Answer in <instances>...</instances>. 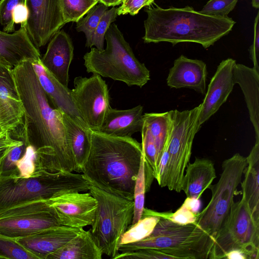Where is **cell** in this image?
Segmentation results:
<instances>
[{"mask_svg":"<svg viewBox=\"0 0 259 259\" xmlns=\"http://www.w3.org/2000/svg\"><path fill=\"white\" fill-rule=\"evenodd\" d=\"M13 75L24 111L23 123L19 126L20 139L34 148L36 169L51 172L74 171L63 112L49 100L32 62L25 61L15 66Z\"/></svg>","mask_w":259,"mask_h":259,"instance_id":"1","label":"cell"},{"mask_svg":"<svg viewBox=\"0 0 259 259\" xmlns=\"http://www.w3.org/2000/svg\"><path fill=\"white\" fill-rule=\"evenodd\" d=\"M91 146L82 173L98 188L134 200L136 180L143 156L141 143L91 130Z\"/></svg>","mask_w":259,"mask_h":259,"instance_id":"2","label":"cell"},{"mask_svg":"<svg viewBox=\"0 0 259 259\" xmlns=\"http://www.w3.org/2000/svg\"><path fill=\"white\" fill-rule=\"evenodd\" d=\"M155 5L145 9V43L168 42L175 46L191 42L207 49L230 32L236 23L228 16L207 15L188 6L164 9Z\"/></svg>","mask_w":259,"mask_h":259,"instance_id":"3","label":"cell"},{"mask_svg":"<svg viewBox=\"0 0 259 259\" xmlns=\"http://www.w3.org/2000/svg\"><path fill=\"white\" fill-rule=\"evenodd\" d=\"M90 185L83 174L72 172L37 169L29 177H0V212L31 202L48 201L66 192L87 191Z\"/></svg>","mask_w":259,"mask_h":259,"instance_id":"4","label":"cell"},{"mask_svg":"<svg viewBox=\"0 0 259 259\" xmlns=\"http://www.w3.org/2000/svg\"><path fill=\"white\" fill-rule=\"evenodd\" d=\"M213 238L196 223L176 224L161 213L159 221L151 234L139 241L120 245L119 252L152 248L172 257L173 259L208 258Z\"/></svg>","mask_w":259,"mask_h":259,"instance_id":"5","label":"cell"},{"mask_svg":"<svg viewBox=\"0 0 259 259\" xmlns=\"http://www.w3.org/2000/svg\"><path fill=\"white\" fill-rule=\"evenodd\" d=\"M106 48L91 49L83 57L88 73L122 81L128 86L143 87L150 80V71L135 57L117 25H110L105 35Z\"/></svg>","mask_w":259,"mask_h":259,"instance_id":"6","label":"cell"},{"mask_svg":"<svg viewBox=\"0 0 259 259\" xmlns=\"http://www.w3.org/2000/svg\"><path fill=\"white\" fill-rule=\"evenodd\" d=\"M89 192L98 206L90 230L103 254L115 259L119 254L120 239L132 225L134 202L91 184Z\"/></svg>","mask_w":259,"mask_h":259,"instance_id":"7","label":"cell"},{"mask_svg":"<svg viewBox=\"0 0 259 259\" xmlns=\"http://www.w3.org/2000/svg\"><path fill=\"white\" fill-rule=\"evenodd\" d=\"M208 258H225L238 249L247 259L259 258V223L253 218L244 198L233 203L223 225L213 238Z\"/></svg>","mask_w":259,"mask_h":259,"instance_id":"8","label":"cell"},{"mask_svg":"<svg viewBox=\"0 0 259 259\" xmlns=\"http://www.w3.org/2000/svg\"><path fill=\"white\" fill-rule=\"evenodd\" d=\"M247 165L246 157L239 153L224 160L218 182L211 185L212 193L207 206L199 212L195 223L213 238L223 225L234 203V196Z\"/></svg>","mask_w":259,"mask_h":259,"instance_id":"9","label":"cell"},{"mask_svg":"<svg viewBox=\"0 0 259 259\" xmlns=\"http://www.w3.org/2000/svg\"><path fill=\"white\" fill-rule=\"evenodd\" d=\"M201 108L198 106L182 111L170 110L172 126L168 143V169L166 187L180 192L186 167L191 155L192 147Z\"/></svg>","mask_w":259,"mask_h":259,"instance_id":"10","label":"cell"},{"mask_svg":"<svg viewBox=\"0 0 259 259\" xmlns=\"http://www.w3.org/2000/svg\"><path fill=\"white\" fill-rule=\"evenodd\" d=\"M48 201L31 202L1 212L0 234L17 239L61 226Z\"/></svg>","mask_w":259,"mask_h":259,"instance_id":"11","label":"cell"},{"mask_svg":"<svg viewBox=\"0 0 259 259\" xmlns=\"http://www.w3.org/2000/svg\"><path fill=\"white\" fill-rule=\"evenodd\" d=\"M70 90L73 102L84 122L91 130L98 131L110 108L107 84L101 76H77Z\"/></svg>","mask_w":259,"mask_h":259,"instance_id":"12","label":"cell"},{"mask_svg":"<svg viewBox=\"0 0 259 259\" xmlns=\"http://www.w3.org/2000/svg\"><path fill=\"white\" fill-rule=\"evenodd\" d=\"M25 4L28 12L25 28L30 40L39 49L66 24L60 0H25Z\"/></svg>","mask_w":259,"mask_h":259,"instance_id":"13","label":"cell"},{"mask_svg":"<svg viewBox=\"0 0 259 259\" xmlns=\"http://www.w3.org/2000/svg\"><path fill=\"white\" fill-rule=\"evenodd\" d=\"M48 201L62 226L81 229L94 223L98 202L90 192H66Z\"/></svg>","mask_w":259,"mask_h":259,"instance_id":"14","label":"cell"},{"mask_svg":"<svg viewBox=\"0 0 259 259\" xmlns=\"http://www.w3.org/2000/svg\"><path fill=\"white\" fill-rule=\"evenodd\" d=\"M236 61L232 58L223 60L211 78L203 101L201 103L197 127L201 126L219 109L227 101L235 84L233 70Z\"/></svg>","mask_w":259,"mask_h":259,"instance_id":"15","label":"cell"},{"mask_svg":"<svg viewBox=\"0 0 259 259\" xmlns=\"http://www.w3.org/2000/svg\"><path fill=\"white\" fill-rule=\"evenodd\" d=\"M24 111L16 87L13 68L0 63V116L5 132L23 123Z\"/></svg>","mask_w":259,"mask_h":259,"instance_id":"16","label":"cell"},{"mask_svg":"<svg viewBox=\"0 0 259 259\" xmlns=\"http://www.w3.org/2000/svg\"><path fill=\"white\" fill-rule=\"evenodd\" d=\"M71 39L63 30H59L50 40L40 61L62 84L68 88L69 70L73 58Z\"/></svg>","mask_w":259,"mask_h":259,"instance_id":"17","label":"cell"},{"mask_svg":"<svg viewBox=\"0 0 259 259\" xmlns=\"http://www.w3.org/2000/svg\"><path fill=\"white\" fill-rule=\"evenodd\" d=\"M80 230L61 225L47 228L16 240L37 259H47L49 255L75 237Z\"/></svg>","mask_w":259,"mask_h":259,"instance_id":"18","label":"cell"},{"mask_svg":"<svg viewBox=\"0 0 259 259\" xmlns=\"http://www.w3.org/2000/svg\"><path fill=\"white\" fill-rule=\"evenodd\" d=\"M38 49L30 40L26 28L13 33L0 30V63L14 68L22 62L40 60Z\"/></svg>","mask_w":259,"mask_h":259,"instance_id":"19","label":"cell"},{"mask_svg":"<svg viewBox=\"0 0 259 259\" xmlns=\"http://www.w3.org/2000/svg\"><path fill=\"white\" fill-rule=\"evenodd\" d=\"M207 75L205 63L182 55L174 61L166 83L171 88H189L205 95Z\"/></svg>","mask_w":259,"mask_h":259,"instance_id":"20","label":"cell"},{"mask_svg":"<svg viewBox=\"0 0 259 259\" xmlns=\"http://www.w3.org/2000/svg\"><path fill=\"white\" fill-rule=\"evenodd\" d=\"M32 63L39 82L53 105L78 123L87 125L73 102L70 90L47 70L40 60Z\"/></svg>","mask_w":259,"mask_h":259,"instance_id":"21","label":"cell"},{"mask_svg":"<svg viewBox=\"0 0 259 259\" xmlns=\"http://www.w3.org/2000/svg\"><path fill=\"white\" fill-rule=\"evenodd\" d=\"M143 107L139 105L126 110L109 109L98 132L115 137H131L141 132L143 125Z\"/></svg>","mask_w":259,"mask_h":259,"instance_id":"22","label":"cell"},{"mask_svg":"<svg viewBox=\"0 0 259 259\" xmlns=\"http://www.w3.org/2000/svg\"><path fill=\"white\" fill-rule=\"evenodd\" d=\"M233 74L234 83L239 85L244 95L255 131V142H259V72L253 67L236 63Z\"/></svg>","mask_w":259,"mask_h":259,"instance_id":"23","label":"cell"},{"mask_svg":"<svg viewBox=\"0 0 259 259\" xmlns=\"http://www.w3.org/2000/svg\"><path fill=\"white\" fill-rule=\"evenodd\" d=\"M185 170L181 190L187 197L199 199L216 178L214 163L210 159L196 157L193 163H188Z\"/></svg>","mask_w":259,"mask_h":259,"instance_id":"24","label":"cell"},{"mask_svg":"<svg viewBox=\"0 0 259 259\" xmlns=\"http://www.w3.org/2000/svg\"><path fill=\"white\" fill-rule=\"evenodd\" d=\"M246 160L244 178L241 182L242 197L253 219L259 223V142H255Z\"/></svg>","mask_w":259,"mask_h":259,"instance_id":"25","label":"cell"},{"mask_svg":"<svg viewBox=\"0 0 259 259\" xmlns=\"http://www.w3.org/2000/svg\"><path fill=\"white\" fill-rule=\"evenodd\" d=\"M102 254L91 230L82 228L75 237L47 259H101Z\"/></svg>","mask_w":259,"mask_h":259,"instance_id":"26","label":"cell"},{"mask_svg":"<svg viewBox=\"0 0 259 259\" xmlns=\"http://www.w3.org/2000/svg\"><path fill=\"white\" fill-rule=\"evenodd\" d=\"M63 119L74 158V171L82 173L91 149V129L64 112Z\"/></svg>","mask_w":259,"mask_h":259,"instance_id":"27","label":"cell"},{"mask_svg":"<svg viewBox=\"0 0 259 259\" xmlns=\"http://www.w3.org/2000/svg\"><path fill=\"white\" fill-rule=\"evenodd\" d=\"M143 120L155 142L159 163L171 132L172 122L170 111L162 113H145L143 114Z\"/></svg>","mask_w":259,"mask_h":259,"instance_id":"28","label":"cell"},{"mask_svg":"<svg viewBox=\"0 0 259 259\" xmlns=\"http://www.w3.org/2000/svg\"><path fill=\"white\" fill-rule=\"evenodd\" d=\"M160 216L161 213L144 208L141 219L132 224L121 236L119 245L136 242L149 236Z\"/></svg>","mask_w":259,"mask_h":259,"instance_id":"29","label":"cell"},{"mask_svg":"<svg viewBox=\"0 0 259 259\" xmlns=\"http://www.w3.org/2000/svg\"><path fill=\"white\" fill-rule=\"evenodd\" d=\"M108 7L99 3L91 8L82 17L76 22V29L78 32H83L86 37L85 46L87 47L93 32Z\"/></svg>","mask_w":259,"mask_h":259,"instance_id":"30","label":"cell"},{"mask_svg":"<svg viewBox=\"0 0 259 259\" xmlns=\"http://www.w3.org/2000/svg\"><path fill=\"white\" fill-rule=\"evenodd\" d=\"M98 3V0H60L65 23L76 22Z\"/></svg>","mask_w":259,"mask_h":259,"instance_id":"31","label":"cell"},{"mask_svg":"<svg viewBox=\"0 0 259 259\" xmlns=\"http://www.w3.org/2000/svg\"><path fill=\"white\" fill-rule=\"evenodd\" d=\"M146 192L145 162L143 156L134 187V215L132 224L137 223L142 217L145 208V196Z\"/></svg>","mask_w":259,"mask_h":259,"instance_id":"32","label":"cell"},{"mask_svg":"<svg viewBox=\"0 0 259 259\" xmlns=\"http://www.w3.org/2000/svg\"><path fill=\"white\" fill-rule=\"evenodd\" d=\"M0 258L37 259L20 245L16 239L0 234Z\"/></svg>","mask_w":259,"mask_h":259,"instance_id":"33","label":"cell"},{"mask_svg":"<svg viewBox=\"0 0 259 259\" xmlns=\"http://www.w3.org/2000/svg\"><path fill=\"white\" fill-rule=\"evenodd\" d=\"M117 16V8L114 7L104 13L93 32L87 47L95 46L99 51L104 49L106 32L111 23L115 20Z\"/></svg>","mask_w":259,"mask_h":259,"instance_id":"34","label":"cell"},{"mask_svg":"<svg viewBox=\"0 0 259 259\" xmlns=\"http://www.w3.org/2000/svg\"><path fill=\"white\" fill-rule=\"evenodd\" d=\"M25 148L26 143L23 141L10 150L0 163V177L18 176L17 164L24 154Z\"/></svg>","mask_w":259,"mask_h":259,"instance_id":"35","label":"cell"},{"mask_svg":"<svg viewBox=\"0 0 259 259\" xmlns=\"http://www.w3.org/2000/svg\"><path fill=\"white\" fill-rule=\"evenodd\" d=\"M24 141L26 143V148L24 154L17 164L18 176L29 177L36 170V153L32 146Z\"/></svg>","mask_w":259,"mask_h":259,"instance_id":"36","label":"cell"},{"mask_svg":"<svg viewBox=\"0 0 259 259\" xmlns=\"http://www.w3.org/2000/svg\"><path fill=\"white\" fill-rule=\"evenodd\" d=\"M238 0H209L200 11L217 17H227L235 8Z\"/></svg>","mask_w":259,"mask_h":259,"instance_id":"37","label":"cell"},{"mask_svg":"<svg viewBox=\"0 0 259 259\" xmlns=\"http://www.w3.org/2000/svg\"><path fill=\"white\" fill-rule=\"evenodd\" d=\"M20 4H25V0H0V25L3 27V31L8 33L15 31L12 13Z\"/></svg>","mask_w":259,"mask_h":259,"instance_id":"38","label":"cell"},{"mask_svg":"<svg viewBox=\"0 0 259 259\" xmlns=\"http://www.w3.org/2000/svg\"><path fill=\"white\" fill-rule=\"evenodd\" d=\"M173 259L172 257L157 249L143 248L134 251L119 252L115 259Z\"/></svg>","mask_w":259,"mask_h":259,"instance_id":"39","label":"cell"},{"mask_svg":"<svg viewBox=\"0 0 259 259\" xmlns=\"http://www.w3.org/2000/svg\"><path fill=\"white\" fill-rule=\"evenodd\" d=\"M154 3V0H122L121 6L117 8V15L129 14L134 16L142 8L150 6Z\"/></svg>","mask_w":259,"mask_h":259,"instance_id":"40","label":"cell"},{"mask_svg":"<svg viewBox=\"0 0 259 259\" xmlns=\"http://www.w3.org/2000/svg\"><path fill=\"white\" fill-rule=\"evenodd\" d=\"M197 215L193 213L184 203L174 213H166V217L169 220L180 225L195 223Z\"/></svg>","mask_w":259,"mask_h":259,"instance_id":"41","label":"cell"},{"mask_svg":"<svg viewBox=\"0 0 259 259\" xmlns=\"http://www.w3.org/2000/svg\"><path fill=\"white\" fill-rule=\"evenodd\" d=\"M169 140V139L166 143L161 155L158 164L157 176L155 179L161 187H166L169 161L168 150Z\"/></svg>","mask_w":259,"mask_h":259,"instance_id":"42","label":"cell"},{"mask_svg":"<svg viewBox=\"0 0 259 259\" xmlns=\"http://www.w3.org/2000/svg\"><path fill=\"white\" fill-rule=\"evenodd\" d=\"M250 58L253 64V68L259 72L258 53H259V12L257 13L254 23V38L252 44L249 49Z\"/></svg>","mask_w":259,"mask_h":259,"instance_id":"43","label":"cell"},{"mask_svg":"<svg viewBox=\"0 0 259 259\" xmlns=\"http://www.w3.org/2000/svg\"><path fill=\"white\" fill-rule=\"evenodd\" d=\"M22 142L21 140L13 138L9 132L0 135V163L13 147Z\"/></svg>","mask_w":259,"mask_h":259,"instance_id":"44","label":"cell"},{"mask_svg":"<svg viewBox=\"0 0 259 259\" xmlns=\"http://www.w3.org/2000/svg\"><path fill=\"white\" fill-rule=\"evenodd\" d=\"M28 16V9L25 4L18 5L12 13V18L14 23L20 24L21 27H26Z\"/></svg>","mask_w":259,"mask_h":259,"instance_id":"45","label":"cell"},{"mask_svg":"<svg viewBox=\"0 0 259 259\" xmlns=\"http://www.w3.org/2000/svg\"><path fill=\"white\" fill-rule=\"evenodd\" d=\"M183 203L193 213L198 214L201 207V202L199 199L187 197Z\"/></svg>","mask_w":259,"mask_h":259,"instance_id":"46","label":"cell"},{"mask_svg":"<svg viewBox=\"0 0 259 259\" xmlns=\"http://www.w3.org/2000/svg\"><path fill=\"white\" fill-rule=\"evenodd\" d=\"M225 258L227 259H247L246 255L240 250L234 249L228 252Z\"/></svg>","mask_w":259,"mask_h":259,"instance_id":"47","label":"cell"},{"mask_svg":"<svg viewBox=\"0 0 259 259\" xmlns=\"http://www.w3.org/2000/svg\"><path fill=\"white\" fill-rule=\"evenodd\" d=\"M122 0H100L99 3H102L108 7H114L122 3Z\"/></svg>","mask_w":259,"mask_h":259,"instance_id":"48","label":"cell"},{"mask_svg":"<svg viewBox=\"0 0 259 259\" xmlns=\"http://www.w3.org/2000/svg\"><path fill=\"white\" fill-rule=\"evenodd\" d=\"M251 5L253 8H254L255 9H258L259 8V0H252L251 1Z\"/></svg>","mask_w":259,"mask_h":259,"instance_id":"49","label":"cell"},{"mask_svg":"<svg viewBox=\"0 0 259 259\" xmlns=\"http://www.w3.org/2000/svg\"><path fill=\"white\" fill-rule=\"evenodd\" d=\"M6 132H5L3 128L2 125V122H1V118L0 116V133H4Z\"/></svg>","mask_w":259,"mask_h":259,"instance_id":"50","label":"cell"},{"mask_svg":"<svg viewBox=\"0 0 259 259\" xmlns=\"http://www.w3.org/2000/svg\"></svg>","mask_w":259,"mask_h":259,"instance_id":"51","label":"cell"}]
</instances>
